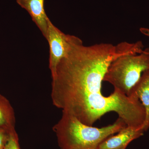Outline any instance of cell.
Here are the masks:
<instances>
[{
    "label": "cell",
    "mask_w": 149,
    "mask_h": 149,
    "mask_svg": "<svg viewBox=\"0 0 149 149\" xmlns=\"http://www.w3.org/2000/svg\"><path fill=\"white\" fill-rule=\"evenodd\" d=\"M132 52L125 42L116 46L102 43L86 46L82 41L77 43L60 62L52 77L53 104L89 126L106 113L114 112L127 126L143 128L146 112L139 100L116 91L106 97L101 91L110 63Z\"/></svg>",
    "instance_id": "1"
},
{
    "label": "cell",
    "mask_w": 149,
    "mask_h": 149,
    "mask_svg": "<svg viewBox=\"0 0 149 149\" xmlns=\"http://www.w3.org/2000/svg\"><path fill=\"white\" fill-rule=\"evenodd\" d=\"M127 126L118 118L113 123L101 128L89 126L76 118L62 112L61 118L54 125L58 146L61 149H97L105 139Z\"/></svg>",
    "instance_id": "2"
},
{
    "label": "cell",
    "mask_w": 149,
    "mask_h": 149,
    "mask_svg": "<svg viewBox=\"0 0 149 149\" xmlns=\"http://www.w3.org/2000/svg\"><path fill=\"white\" fill-rule=\"evenodd\" d=\"M149 70V48L137 54H126L109 65L103 81L113 86L114 91L128 96L145 71Z\"/></svg>",
    "instance_id": "3"
},
{
    "label": "cell",
    "mask_w": 149,
    "mask_h": 149,
    "mask_svg": "<svg viewBox=\"0 0 149 149\" xmlns=\"http://www.w3.org/2000/svg\"><path fill=\"white\" fill-rule=\"evenodd\" d=\"M46 39L49 47V68L52 77L55 73L60 62L66 56L75 44L82 40L76 36L65 34L54 26L50 20L48 23Z\"/></svg>",
    "instance_id": "4"
},
{
    "label": "cell",
    "mask_w": 149,
    "mask_h": 149,
    "mask_svg": "<svg viewBox=\"0 0 149 149\" xmlns=\"http://www.w3.org/2000/svg\"><path fill=\"white\" fill-rule=\"evenodd\" d=\"M143 128H135L126 126L117 135L111 136L100 144L97 149H125L131 141L144 135Z\"/></svg>",
    "instance_id": "5"
},
{
    "label": "cell",
    "mask_w": 149,
    "mask_h": 149,
    "mask_svg": "<svg viewBox=\"0 0 149 149\" xmlns=\"http://www.w3.org/2000/svg\"><path fill=\"white\" fill-rule=\"evenodd\" d=\"M22 8L28 12L32 21L37 25L46 38L49 19L45 9V0H16Z\"/></svg>",
    "instance_id": "6"
},
{
    "label": "cell",
    "mask_w": 149,
    "mask_h": 149,
    "mask_svg": "<svg viewBox=\"0 0 149 149\" xmlns=\"http://www.w3.org/2000/svg\"><path fill=\"white\" fill-rule=\"evenodd\" d=\"M128 97L138 99L145 108L146 117L143 128L146 132L149 128V70L143 73L138 83L131 89Z\"/></svg>",
    "instance_id": "7"
},
{
    "label": "cell",
    "mask_w": 149,
    "mask_h": 149,
    "mask_svg": "<svg viewBox=\"0 0 149 149\" xmlns=\"http://www.w3.org/2000/svg\"><path fill=\"white\" fill-rule=\"evenodd\" d=\"M15 117L9 101L0 94V128L11 133L15 131Z\"/></svg>",
    "instance_id": "8"
},
{
    "label": "cell",
    "mask_w": 149,
    "mask_h": 149,
    "mask_svg": "<svg viewBox=\"0 0 149 149\" xmlns=\"http://www.w3.org/2000/svg\"><path fill=\"white\" fill-rule=\"evenodd\" d=\"M4 149H21L19 143L18 135L16 130L10 134L8 141Z\"/></svg>",
    "instance_id": "9"
},
{
    "label": "cell",
    "mask_w": 149,
    "mask_h": 149,
    "mask_svg": "<svg viewBox=\"0 0 149 149\" xmlns=\"http://www.w3.org/2000/svg\"><path fill=\"white\" fill-rule=\"evenodd\" d=\"M8 131L0 128V149H4L9 138L10 134Z\"/></svg>",
    "instance_id": "10"
},
{
    "label": "cell",
    "mask_w": 149,
    "mask_h": 149,
    "mask_svg": "<svg viewBox=\"0 0 149 149\" xmlns=\"http://www.w3.org/2000/svg\"><path fill=\"white\" fill-rule=\"evenodd\" d=\"M140 32L145 36L149 37V29L146 27H141L140 29Z\"/></svg>",
    "instance_id": "11"
}]
</instances>
